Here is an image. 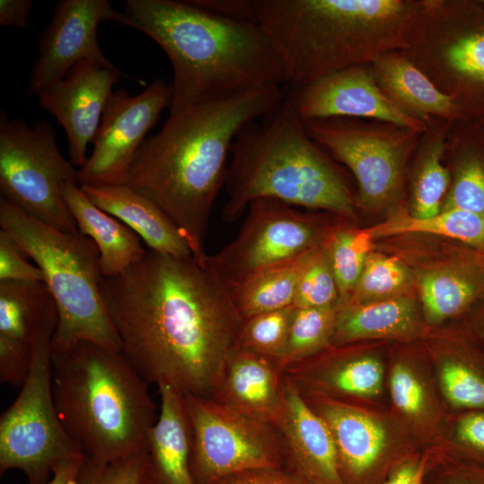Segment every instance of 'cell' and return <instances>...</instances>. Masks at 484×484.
Masks as SVG:
<instances>
[{
	"label": "cell",
	"instance_id": "obj_46",
	"mask_svg": "<svg viewBox=\"0 0 484 484\" xmlns=\"http://www.w3.org/2000/svg\"><path fill=\"white\" fill-rule=\"evenodd\" d=\"M86 457L79 454L60 462L54 470L53 476L44 484H82V472Z\"/></svg>",
	"mask_w": 484,
	"mask_h": 484
},
{
	"label": "cell",
	"instance_id": "obj_44",
	"mask_svg": "<svg viewBox=\"0 0 484 484\" xmlns=\"http://www.w3.org/2000/svg\"><path fill=\"white\" fill-rule=\"evenodd\" d=\"M456 436L467 446L484 453V412L463 417L458 422Z\"/></svg>",
	"mask_w": 484,
	"mask_h": 484
},
{
	"label": "cell",
	"instance_id": "obj_48",
	"mask_svg": "<svg viewBox=\"0 0 484 484\" xmlns=\"http://www.w3.org/2000/svg\"><path fill=\"white\" fill-rule=\"evenodd\" d=\"M426 467V459L418 465L417 471L409 484H422L423 474Z\"/></svg>",
	"mask_w": 484,
	"mask_h": 484
},
{
	"label": "cell",
	"instance_id": "obj_15",
	"mask_svg": "<svg viewBox=\"0 0 484 484\" xmlns=\"http://www.w3.org/2000/svg\"><path fill=\"white\" fill-rule=\"evenodd\" d=\"M103 22L127 27L124 13L114 9L108 0L58 2L49 24L39 38V55L32 66L29 93L38 96L84 60L110 62L98 41V28Z\"/></svg>",
	"mask_w": 484,
	"mask_h": 484
},
{
	"label": "cell",
	"instance_id": "obj_6",
	"mask_svg": "<svg viewBox=\"0 0 484 484\" xmlns=\"http://www.w3.org/2000/svg\"><path fill=\"white\" fill-rule=\"evenodd\" d=\"M58 419L86 460L106 465L145 452L157 405L122 351L90 341L51 346Z\"/></svg>",
	"mask_w": 484,
	"mask_h": 484
},
{
	"label": "cell",
	"instance_id": "obj_13",
	"mask_svg": "<svg viewBox=\"0 0 484 484\" xmlns=\"http://www.w3.org/2000/svg\"><path fill=\"white\" fill-rule=\"evenodd\" d=\"M184 396L192 427L194 484H214L247 471L279 469L285 449L275 427L214 397Z\"/></svg>",
	"mask_w": 484,
	"mask_h": 484
},
{
	"label": "cell",
	"instance_id": "obj_34",
	"mask_svg": "<svg viewBox=\"0 0 484 484\" xmlns=\"http://www.w3.org/2000/svg\"><path fill=\"white\" fill-rule=\"evenodd\" d=\"M414 283V274L401 260L372 251L345 303H366L406 296Z\"/></svg>",
	"mask_w": 484,
	"mask_h": 484
},
{
	"label": "cell",
	"instance_id": "obj_37",
	"mask_svg": "<svg viewBox=\"0 0 484 484\" xmlns=\"http://www.w3.org/2000/svg\"><path fill=\"white\" fill-rule=\"evenodd\" d=\"M324 245L313 251L303 269L293 303L297 308L340 303L337 282Z\"/></svg>",
	"mask_w": 484,
	"mask_h": 484
},
{
	"label": "cell",
	"instance_id": "obj_36",
	"mask_svg": "<svg viewBox=\"0 0 484 484\" xmlns=\"http://www.w3.org/2000/svg\"><path fill=\"white\" fill-rule=\"evenodd\" d=\"M326 388L354 396H372L379 393L383 382L381 363L370 356L350 358L333 364L323 377L315 379ZM302 385L296 386L301 387Z\"/></svg>",
	"mask_w": 484,
	"mask_h": 484
},
{
	"label": "cell",
	"instance_id": "obj_39",
	"mask_svg": "<svg viewBox=\"0 0 484 484\" xmlns=\"http://www.w3.org/2000/svg\"><path fill=\"white\" fill-rule=\"evenodd\" d=\"M145 452L106 465L85 461L82 484H142Z\"/></svg>",
	"mask_w": 484,
	"mask_h": 484
},
{
	"label": "cell",
	"instance_id": "obj_35",
	"mask_svg": "<svg viewBox=\"0 0 484 484\" xmlns=\"http://www.w3.org/2000/svg\"><path fill=\"white\" fill-rule=\"evenodd\" d=\"M294 312L291 306L245 319L238 350L268 358L277 366L285 351Z\"/></svg>",
	"mask_w": 484,
	"mask_h": 484
},
{
	"label": "cell",
	"instance_id": "obj_27",
	"mask_svg": "<svg viewBox=\"0 0 484 484\" xmlns=\"http://www.w3.org/2000/svg\"><path fill=\"white\" fill-rule=\"evenodd\" d=\"M423 312L430 324L460 314L484 295V267L473 259L428 268L416 278Z\"/></svg>",
	"mask_w": 484,
	"mask_h": 484
},
{
	"label": "cell",
	"instance_id": "obj_28",
	"mask_svg": "<svg viewBox=\"0 0 484 484\" xmlns=\"http://www.w3.org/2000/svg\"><path fill=\"white\" fill-rule=\"evenodd\" d=\"M56 317V305L45 282H0L1 340L32 348L42 328Z\"/></svg>",
	"mask_w": 484,
	"mask_h": 484
},
{
	"label": "cell",
	"instance_id": "obj_50",
	"mask_svg": "<svg viewBox=\"0 0 484 484\" xmlns=\"http://www.w3.org/2000/svg\"><path fill=\"white\" fill-rule=\"evenodd\" d=\"M480 4H481L482 6L484 7V1H481Z\"/></svg>",
	"mask_w": 484,
	"mask_h": 484
},
{
	"label": "cell",
	"instance_id": "obj_38",
	"mask_svg": "<svg viewBox=\"0 0 484 484\" xmlns=\"http://www.w3.org/2000/svg\"><path fill=\"white\" fill-rule=\"evenodd\" d=\"M441 387L456 407L484 409V376L460 360L445 361L439 372Z\"/></svg>",
	"mask_w": 484,
	"mask_h": 484
},
{
	"label": "cell",
	"instance_id": "obj_23",
	"mask_svg": "<svg viewBox=\"0 0 484 484\" xmlns=\"http://www.w3.org/2000/svg\"><path fill=\"white\" fill-rule=\"evenodd\" d=\"M62 193L79 232L99 247L103 277L121 274L143 257L147 248L140 237L91 203L78 183H65Z\"/></svg>",
	"mask_w": 484,
	"mask_h": 484
},
{
	"label": "cell",
	"instance_id": "obj_18",
	"mask_svg": "<svg viewBox=\"0 0 484 484\" xmlns=\"http://www.w3.org/2000/svg\"><path fill=\"white\" fill-rule=\"evenodd\" d=\"M281 391L282 411L276 428L281 436L285 454L314 482L342 484L339 471L340 458L328 425L284 375Z\"/></svg>",
	"mask_w": 484,
	"mask_h": 484
},
{
	"label": "cell",
	"instance_id": "obj_49",
	"mask_svg": "<svg viewBox=\"0 0 484 484\" xmlns=\"http://www.w3.org/2000/svg\"><path fill=\"white\" fill-rule=\"evenodd\" d=\"M452 484H484V477L467 478L461 481H455Z\"/></svg>",
	"mask_w": 484,
	"mask_h": 484
},
{
	"label": "cell",
	"instance_id": "obj_30",
	"mask_svg": "<svg viewBox=\"0 0 484 484\" xmlns=\"http://www.w3.org/2000/svg\"><path fill=\"white\" fill-rule=\"evenodd\" d=\"M367 229L374 239L411 233L443 236L484 255V217L466 211L446 210L430 219L418 220L399 210L391 212L385 221Z\"/></svg>",
	"mask_w": 484,
	"mask_h": 484
},
{
	"label": "cell",
	"instance_id": "obj_22",
	"mask_svg": "<svg viewBox=\"0 0 484 484\" xmlns=\"http://www.w3.org/2000/svg\"><path fill=\"white\" fill-rule=\"evenodd\" d=\"M281 376L272 359L238 350L214 398L276 428L282 411Z\"/></svg>",
	"mask_w": 484,
	"mask_h": 484
},
{
	"label": "cell",
	"instance_id": "obj_7",
	"mask_svg": "<svg viewBox=\"0 0 484 484\" xmlns=\"http://www.w3.org/2000/svg\"><path fill=\"white\" fill-rule=\"evenodd\" d=\"M0 227L43 272L58 313L51 346L90 341L122 351L100 293L97 244L80 232H65L37 220L3 196Z\"/></svg>",
	"mask_w": 484,
	"mask_h": 484
},
{
	"label": "cell",
	"instance_id": "obj_42",
	"mask_svg": "<svg viewBox=\"0 0 484 484\" xmlns=\"http://www.w3.org/2000/svg\"><path fill=\"white\" fill-rule=\"evenodd\" d=\"M190 2L221 17L257 22L255 0H190Z\"/></svg>",
	"mask_w": 484,
	"mask_h": 484
},
{
	"label": "cell",
	"instance_id": "obj_31",
	"mask_svg": "<svg viewBox=\"0 0 484 484\" xmlns=\"http://www.w3.org/2000/svg\"><path fill=\"white\" fill-rule=\"evenodd\" d=\"M445 153L450 155L451 182L441 212L456 209L484 217V156L451 129Z\"/></svg>",
	"mask_w": 484,
	"mask_h": 484
},
{
	"label": "cell",
	"instance_id": "obj_33",
	"mask_svg": "<svg viewBox=\"0 0 484 484\" xmlns=\"http://www.w3.org/2000/svg\"><path fill=\"white\" fill-rule=\"evenodd\" d=\"M373 239L367 229L343 224L326 241L324 246L340 294L339 306L350 298L372 252Z\"/></svg>",
	"mask_w": 484,
	"mask_h": 484
},
{
	"label": "cell",
	"instance_id": "obj_24",
	"mask_svg": "<svg viewBox=\"0 0 484 484\" xmlns=\"http://www.w3.org/2000/svg\"><path fill=\"white\" fill-rule=\"evenodd\" d=\"M450 121L429 117L414 152L407 213L418 220L430 219L442 209L451 176L444 164Z\"/></svg>",
	"mask_w": 484,
	"mask_h": 484
},
{
	"label": "cell",
	"instance_id": "obj_29",
	"mask_svg": "<svg viewBox=\"0 0 484 484\" xmlns=\"http://www.w3.org/2000/svg\"><path fill=\"white\" fill-rule=\"evenodd\" d=\"M313 251L230 288L233 301L244 319L293 306L301 273Z\"/></svg>",
	"mask_w": 484,
	"mask_h": 484
},
{
	"label": "cell",
	"instance_id": "obj_8",
	"mask_svg": "<svg viewBox=\"0 0 484 484\" xmlns=\"http://www.w3.org/2000/svg\"><path fill=\"white\" fill-rule=\"evenodd\" d=\"M58 317L32 345V359L20 393L0 418V471H22L29 484H44L62 462L82 454L64 429L52 393L51 341Z\"/></svg>",
	"mask_w": 484,
	"mask_h": 484
},
{
	"label": "cell",
	"instance_id": "obj_21",
	"mask_svg": "<svg viewBox=\"0 0 484 484\" xmlns=\"http://www.w3.org/2000/svg\"><path fill=\"white\" fill-rule=\"evenodd\" d=\"M370 68L379 89L405 115L423 122L429 117L457 121L463 116L401 50L382 55Z\"/></svg>",
	"mask_w": 484,
	"mask_h": 484
},
{
	"label": "cell",
	"instance_id": "obj_11",
	"mask_svg": "<svg viewBox=\"0 0 484 484\" xmlns=\"http://www.w3.org/2000/svg\"><path fill=\"white\" fill-rule=\"evenodd\" d=\"M246 211L237 236L204 258L229 289L324 246L343 225L341 220H330L336 214L305 212L270 198L253 201Z\"/></svg>",
	"mask_w": 484,
	"mask_h": 484
},
{
	"label": "cell",
	"instance_id": "obj_2",
	"mask_svg": "<svg viewBox=\"0 0 484 484\" xmlns=\"http://www.w3.org/2000/svg\"><path fill=\"white\" fill-rule=\"evenodd\" d=\"M271 86L224 99L170 107L161 129L144 140L125 185L154 202L180 229L203 261L209 219L224 187L230 148L248 123L284 98Z\"/></svg>",
	"mask_w": 484,
	"mask_h": 484
},
{
	"label": "cell",
	"instance_id": "obj_5",
	"mask_svg": "<svg viewBox=\"0 0 484 484\" xmlns=\"http://www.w3.org/2000/svg\"><path fill=\"white\" fill-rule=\"evenodd\" d=\"M221 216L238 220L255 200L357 219L356 195L332 156L308 134L291 89L264 117L246 125L231 148Z\"/></svg>",
	"mask_w": 484,
	"mask_h": 484
},
{
	"label": "cell",
	"instance_id": "obj_40",
	"mask_svg": "<svg viewBox=\"0 0 484 484\" xmlns=\"http://www.w3.org/2000/svg\"><path fill=\"white\" fill-rule=\"evenodd\" d=\"M18 244L5 232L0 230V282L43 281L41 270L30 264Z\"/></svg>",
	"mask_w": 484,
	"mask_h": 484
},
{
	"label": "cell",
	"instance_id": "obj_10",
	"mask_svg": "<svg viewBox=\"0 0 484 484\" xmlns=\"http://www.w3.org/2000/svg\"><path fill=\"white\" fill-rule=\"evenodd\" d=\"M66 182L79 184L77 169L59 151L53 127L46 121L30 126L1 110V196L46 224L76 233L62 193Z\"/></svg>",
	"mask_w": 484,
	"mask_h": 484
},
{
	"label": "cell",
	"instance_id": "obj_12",
	"mask_svg": "<svg viewBox=\"0 0 484 484\" xmlns=\"http://www.w3.org/2000/svg\"><path fill=\"white\" fill-rule=\"evenodd\" d=\"M402 52L462 112L484 91V23L471 19L466 3L423 0Z\"/></svg>",
	"mask_w": 484,
	"mask_h": 484
},
{
	"label": "cell",
	"instance_id": "obj_4",
	"mask_svg": "<svg viewBox=\"0 0 484 484\" xmlns=\"http://www.w3.org/2000/svg\"><path fill=\"white\" fill-rule=\"evenodd\" d=\"M423 0H255L286 83L302 88L407 48Z\"/></svg>",
	"mask_w": 484,
	"mask_h": 484
},
{
	"label": "cell",
	"instance_id": "obj_41",
	"mask_svg": "<svg viewBox=\"0 0 484 484\" xmlns=\"http://www.w3.org/2000/svg\"><path fill=\"white\" fill-rule=\"evenodd\" d=\"M390 391L394 405L402 412L417 415L423 410V386L412 371L402 363L396 364L392 369Z\"/></svg>",
	"mask_w": 484,
	"mask_h": 484
},
{
	"label": "cell",
	"instance_id": "obj_32",
	"mask_svg": "<svg viewBox=\"0 0 484 484\" xmlns=\"http://www.w3.org/2000/svg\"><path fill=\"white\" fill-rule=\"evenodd\" d=\"M339 305L323 307H295L288 341L277 367L283 374L289 366L324 350L334 336Z\"/></svg>",
	"mask_w": 484,
	"mask_h": 484
},
{
	"label": "cell",
	"instance_id": "obj_20",
	"mask_svg": "<svg viewBox=\"0 0 484 484\" xmlns=\"http://www.w3.org/2000/svg\"><path fill=\"white\" fill-rule=\"evenodd\" d=\"M80 187L97 207L133 229L148 249L178 258L194 255L180 229L163 211L128 186L82 185Z\"/></svg>",
	"mask_w": 484,
	"mask_h": 484
},
{
	"label": "cell",
	"instance_id": "obj_3",
	"mask_svg": "<svg viewBox=\"0 0 484 484\" xmlns=\"http://www.w3.org/2000/svg\"><path fill=\"white\" fill-rule=\"evenodd\" d=\"M123 13L127 27L152 39L169 58L170 107L286 83L280 55L258 22L221 17L190 0H126Z\"/></svg>",
	"mask_w": 484,
	"mask_h": 484
},
{
	"label": "cell",
	"instance_id": "obj_47",
	"mask_svg": "<svg viewBox=\"0 0 484 484\" xmlns=\"http://www.w3.org/2000/svg\"><path fill=\"white\" fill-rule=\"evenodd\" d=\"M418 465L406 464L400 468L385 484H409L413 478Z\"/></svg>",
	"mask_w": 484,
	"mask_h": 484
},
{
	"label": "cell",
	"instance_id": "obj_51",
	"mask_svg": "<svg viewBox=\"0 0 484 484\" xmlns=\"http://www.w3.org/2000/svg\"><path fill=\"white\" fill-rule=\"evenodd\" d=\"M143 484V483H142Z\"/></svg>",
	"mask_w": 484,
	"mask_h": 484
},
{
	"label": "cell",
	"instance_id": "obj_25",
	"mask_svg": "<svg viewBox=\"0 0 484 484\" xmlns=\"http://www.w3.org/2000/svg\"><path fill=\"white\" fill-rule=\"evenodd\" d=\"M315 408L328 425L340 461L354 475L370 469L383 453L387 435L369 414L346 403L319 399Z\"/></svg>",
	"mask_w": 484,
	"mask_h": 484
},
{
	"label": "cell",
	"instance_id": "obj_1",
	"mask_svg": "<svg viewBox=\"0 0 484 484\" xmlns=\"http://www.w3.org/2000/svg\"><path fill=\"white\" fill-rule=\"evenodd\" d=\"M99 288L123 354L148 384L215 396L245 319L204 259L147 248L125 272L102 276Z\"/></svg>",
	"mask_w": 484,
	"mask_h": 484
},
{
	"label": "cell",
	"instance_id": "obj_16",
	"mask_svg": "<svg viewBox=\"0 0 484 484\" xmlns=\"http://www.w3.org/2000/svg\"><path fill=\"white\" fill-rule=\"evenodd\" d=\"M121 76L124 73L111 62L84 60L38 95L39 105L64 127L70 161L79 169L87 161V146L93 143L112 88Z\"/></svg>",
	"mask_w": 484,
	"mask_h": 484
},
{
	"label": "cell",
	"instance_id": "obj_19",
	"mask_svg": "<svg viewBox=\"0 0 484 484\" xmlns=\"http://www.w3.org/2000/svg\"><path fill=\"white\" fill-rule=\"evenodd\" d=\"M160 408L145 447L143 484H194L193 435L184 393L168 381L157 384Z\"/></svg>",
	"mask_w": 484,
	"mask_h": 484
},
{
	"label": "cell",
	"instance_id": "obj_26",
	"mask_svg": "<svg viewBox=\"0 0 484 484\" xmlns=\"http://www.w3.org/2000/svg\"><path fill=\"white\" fill-rule=\"evenodd\" d=\"M419 325L415 301L402 296L366 303L339 306L332 343L337 346L373 338H400L415 333Z\"/></svg>",
	"mask_w": 484,
	"mask_h": 484
},
{
	"label": "cell",
	"instance_id": "obj_17",
	"mask_svg": "<svg viewBox=\"0 0 484 484\" xmlns=\"http://www.w3.org/2000/svg\"><path fill=\"white\" fill-rule=\"evenodd\" d=\"M301 118L352 117L393 124L423 134L427 123L398 109L377 86L370 65L351 66L295 89Z\"/></svg>",
	"mask_w": 484,
	"mask_h": 484
},
{
	"label": "cell",
	"instance_id": "obj_14",
	"mask_svg": "<svg viewBox=\"0 0 484 484\" xmlns=\"http://www.w3.org/2000/svg\"><path fill=\"white\" fill-rule=\"evenodd\" d=\"M172 88L154 80L143 91L131 96L125 90L112 92L104 108L86 163L77 169L82 185H125L132 162L157 123L172 102Z\"/></svg>",
	"mask_w": 484,
	"mask_h": 484
},
{
	"label": "cell",
	"instance_id": "obj_9",
	"mask_svg": "<svg viewBox=\"0 0 484 484\" xmlns=\"http://www.w3.org/2000/svg\"><path fill=\"white\" fill-rule=\"evenodd\" d=\"M312 139L352 173L357 207L381 212L402 193L406 165L421 133L393 124L352 117L304 121Z\"/></svg>",
	"mask_w": 484,
	"mask_h": 484
},
{
	"label": "cell",
	"instance_id": "obj_45",
	"mask_svg": "<svg viewBox=\"0 0 484 484\" xmlns=\"http://www.w3.org/2000/svg\"><path fill=\"white\" fill-rule=\"evenodd\" d=\"M31 9L30 0H1L0 25L25 28Z\"/></svg>",
	"mask_w": 484,
	"mask_h": 484
},
{
	"label": "cell",
	"instance_id": "obj_43",
	"mask_svg": "<svg viewBox=\"0 0 484 484\" xmlns=\"http://www.w3.org/2000/svg\"><path fill=\"white\" fill-rule=\"evenodd\" d=\"M214 484H305L279 469L247 471L223 478Z\"/></svg>",
	"mask_w": 484,
	"mask_h": 484
}]
</instances>
